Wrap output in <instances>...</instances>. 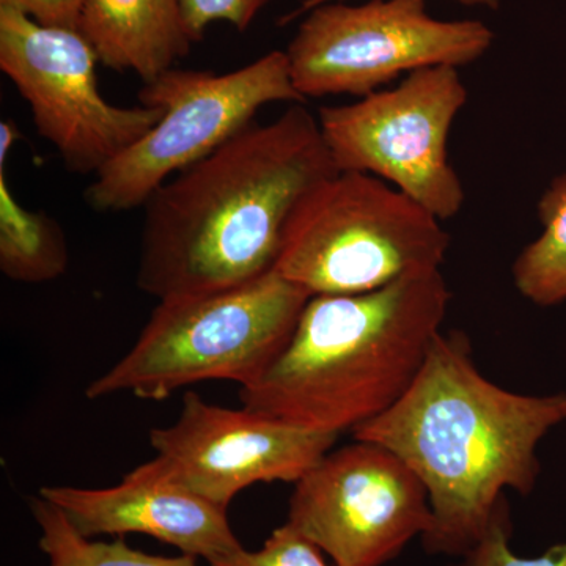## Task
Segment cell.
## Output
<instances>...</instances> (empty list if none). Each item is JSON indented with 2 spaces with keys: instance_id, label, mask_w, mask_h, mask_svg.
<instances>
[{
  "instance_id": "13",
  "label": "cell",
  "mask_w": 566,
  "mask_h": 566,
  "mask_svg": "<svg viewBox=\"0 0 566 566\" xmlns=\"http://www.w3.org/2000/svg\"><path fill=\"white\" fill-rule=\"evenodd\" d=\"M77 31L103 65L133 71L144 84L172 70L193 43L182 0H87Z\"/></svg>"
},
{
  "instance_id": "1",
  "label": "cell",
  "mask_w": 566,
  "mask_h": 566,
  "mask_svg": "<svg viewBox=\"0 0 566 566\" xmlns=\"http://www.w3.org/2000/svg\"><path fill=\"white\" fill-rule=\"evenodd\" d=\"M335 172L318 117L303 103L248 126L144 205L137 285L163 303L273 273L297 205Z\"/></svg>"
},
{
  "instance_id": "18",
  "label": "cell",
  "mask_w": 566,
  "mask_h": 566,
  "mask_svg": "<svg viewBox=\"0 0 566 566\" xmlns=\"http://www.w3.org/2000/svg\"><path fill=\"white\" fill-rule=\"evenodd\" d=\"M509 509L506 504L495 513L479 546L465 557L469 566H566V543L549 547L542 556L520 557L510 547Z\"/></svg>"
},
{
  "instance_id": "5",
  "label": "cell",
  "mask_w": 566,
  "mask_h": 566,
  "mask_svg": "<svg viewBox=\"0 0 566 566\" xmlns=\"http://www.w3.org/2000/svg\"><path fill=\"white\" fill-rule=\"evenodd\" d=\"M449 232L422 205L363 172H335L297 205L274 273L311 296L375 292L441 270Z\"/></svg>"
},
{
  "instance_id": "14",
  "label": "cell",
  "mask_w": 566,
  "mask_h": 566,
  "mask_svg": "<svg viewBox=\"0 0 566 566\" xmlns=\"http://www.w3.org/2000/svg\"><path fill=\"white\" fill-rule=\"evenodd\" d=\"M0 155V271L14 282L43 283L69 270L65 233L50 214L31 211L11 192L6 164Z\"/></svg>"
},
{
  "instance_id": "7",
  "label": "cell",
  "mask_w": 566,
  "mask_h": 566,
  "mask_svg": "<svg viewBox=\"0 0 566 566\" xmlns=\"http://www.w3.org/2000/svg\"><path fill=\"white\" fill-rule=\"evenodd\" d=\"M479 20H438L428 0L329 2L307 11L286 57L294 88L307 98H363L415 71L463 69L494 43Z\"/></svg>"
},
{
  "instance_id": "6",
  "label": "cell",
  "mask_w": 566,
  "mask_h": 566,
  "mask_svg": "<svg viewBox=\"0 0 566 566\" xmlns=\"http://www.w3.org/2000/svg\"><path fill=\"white\" fill-rule=\"evenodd\" d=\"M139 102L159 107L161 120L95 175L85 191L95 211L144 207L174 175L251 126L262 107L304 98L294 88L286 52L273 51L230 73L166 71L144 84Z\"/></svg>"
},
{
  "instance_id": "2",
  "label": "cell",
  "mask_w": 566,
  "mask_h": 566,
  "mask_svg": "<svg viewBox=\"0 0 566 566\" xmlns=\"http://www.w3.org/2000/svg\"><path fill=\"white\" fill-rule=\"evenodd\" d=\"M564 422L565 392L524 395L494 385L476 367L469 338L441 331L403 397L353 436L385 447L423 483L431 509L424 547L468 557L505 491L534 490L536 449Z\"/></svg>"
},
{
  "instance_id": "20",
  "label": "cell",
  "mask_w": 566,
  "mask_h": 566,
  "mask_svg": "<svg viewBox=\"0 0 566 566\" xmlns=\"http://www.w3.org/2000/svg\"><path fill=\"white\" fill-rule=\"evenodd\" d=\"M85 2L87 0H0V6L21 11L41 25L77 31Z\"/></svg>"
},
{
  "instance_id": "9",
  "label": "cell",
  "mask_w": 566,
  "mask_h": 566,
  "mask_svg": "<svg viewBox=\"0 0 566 566\" xmlns=\"http://www.w3.org/2000/svg\"><path fill=\"white\" fill-rule=\"evenodd\" d=\"M98 63L80 31L41 25L0 6V70L31 107L36 132L73 174H98L163 117L159 107L107 102Z\"/></svg>"
},
{
  "instance_id": "12",
  "label": "cell",
  "mask_w": 566,
  "mask_h": 566,
  "mask_svg": "<svg viewBox=\"0 0 566 566\" xmlns=\"http://www.w3.org/2000/svg\"><path fill=\"white\" fill-rule=\"evenodd\" d=\"M39 495L61 509L71 526L87 538L150 535L210 564L243 549L227 510L193 493L159 455L115 486H44Z\"/></svg>"
},
{
  "instance_id": "11",
  "label": "cell",
  "mask_w": 566,
  "mask_h": 566,
  "mask_svg": "<svg viewBox=\"0 0 566 566\" xmlns=\"http://www.w3.org/2000/svg\"><path fill=\"white\" fill-rule=\"evenodd\" d=\"M337 439L251 409L207 403L196 392L185 394L177 422L150 433L153 449L182 482L223 510L255 483H296Z\"/></svg>"
},
{
  "instance_id": "8",
  "label": "cell",
  "mask_w": 566,
  "mask_h": 566,
  "mask_svg": "<svg viewBox=\"0 0 566 566\" xmlns=\"http://www.w3.org/2000/svg\"><path fill=\"white\" fill-rule=\"evenodd\" d=\"M468 98L460 69L433 66L316 117L338 172L381 178L444 222L465 202L449 140Z\"/></svg>"
},
{
  "instance_id": "15",
  "label": "cell",
  "mask_w": 566,
  "mask_h": 566,
  "mask_svg": "<svg viewBox=\"0 0 566 566\" xmlns=\"http://www.w3.org/2000/svg\"><path fill=\"white\" fill-rule=\"evenodd\" d=\"M542 233L512 266L521 296L539 307L566 303V174L551 180L536 205Z\"/></svg>"
},
{
  "instance_id": "19",
  "label": "cell",
  "mask_w": 566,
  "mask_h": 566,
  "mask_svg": "<svg viewBox=\"0 0 566 566\" xmlns=\"http://www.w3.org/2000/svg\"><path fill=\"white\" fill-rule=\"evenodd\" d=\"M271 0H182V13L192 41L202 39L208 25L226 21L244 32Z\"/></svg>"
},
{
  "instance_id": "4",
  "label": "cell",
  "mask_w": 566,
  "mask_h": 566,
  "mask_svg": "<svg viewBox=\"0 0 566 566\" xmlns=\"http://www.w3.org/2000/svg\"><path fill=\"white\" fill-rule=\"evenodd\" d=\"M311 297L273 271L222 292L163 301L132 352L85 395L163 400L211 379L251 386L290 340Z\"/></svg>"
},
{
  "instance_id": "22",
  "label": "cell",
  "mask_w": 566,
  "mask_h": 566,
  "mask_svg": "<svg viewBox=\"0 0 566 566\" xmlns=\"http://www.w3.org/2000/svg\"><path fill=\"white\" fill-rule=\"evenodd\" d=\"M455 566H469V565H468V562H464L463 565H455Z\"/></svg>"
},
{
  "instance_id": "21",
  "label": "cell",
  "mask_w": 566,
  "mask_h": 566,
  "mask_svg": "<svg viewBox=\"0 0 566 566\" xmlns=\"http://www.w3.org/2000/svg\"><path fill=\"white\" fill-rule=\"evenodd\" d=\"M329 2H340V0H304L296 10H293L289 17L282 18V24H289L297 18H303L307 11L316 9V7L323 6V3ZM455 2L461 3V6L465 7H476V9H486L491 11H495L501 9L502 0H455Z\"/></svg>"
},
{
  "instance_id": "17",
  "label": "cell",
  "mask_w": 566,
  "mask_h": 566,
  "mask_svg": "<svg viewBox=\"0 0 566 566\" xmlns=\"http://www.w3.org/2000/svg\"><path fill=\"white\" fill-rule=\"evenodd\" d=\"M319 547L308 542L292 524L275 528L259 551H238L211 566H327Z\"/></svg>"
},
{
  "instance_id": "16",
  "label": "cell",
  "mask_w": 566,
  "mask_h": 566,
  "mask_svg": "<svg viewBox=\"0 0 566 566\" xmlns=\"http://www.w3.org/2000/svg\"><path fill=\"white\" fill-rule=\"evenodd\" d=\"M31 512L40 527V547L48 556V566H197L196 558L151 556L126 545L123 539L92 542L81 535L62 510L36 495Z\"/></svg>"
},
{
  "instance_id": "3",
  "label": "cell",
  "mask_w": 566,
  "mask_h": 566,
  "mask_svg": "<svg viewBox=\"0 0 566 566\" xmlns=\"http://www.w3.org/2000/svg\"><path fill=\"white\" fill-rule=\"evenodd\" d=\"M452 292L441 270L375 292L312 296L266 371L241 387L245 409L340 436L392 408L415 381Z\"/></svg>"
},
{
  "instance_id": "10",
  "label": "cell",
  "mask_w": 566,
  "mask_h": 566,
  "mask_svg": "<svg viewBox=\"0 0 566 566\" xmlns=\"http://www.w3.org/2000/svg\"><path fill=\"white\" fill-rule=\"evenodd\" d=\"M331 450L301 476L289 524L335 566H382L431 524L423 483L392 452L357 441Z\"/></svg>"
}]
</instances>
